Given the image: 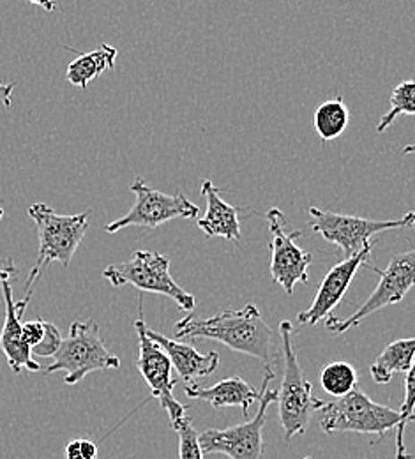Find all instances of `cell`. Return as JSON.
I'll use <instances>...</instances> for the list:
<instances>
[{
  "instance_id": "6da1fadb",
  "label": "cell",
  "mask_w": 415,
  "mask_h": 459,
  "mask_svg": "<svg viewBox=\"0 0 415 459\" xmlns=\"http://www.w3.org/2000/svg\"><path fill=\"white\" fill-rule=\"evenodd\" d=\"M177 340H214L238 353L262 360L267 369L276 362L274 334L255 304L227 309L211 318H182L176 324ZM274 371V369H272Z\"/></svg>"
},
{
  "instance_id": "7a4b0ae2",
  "label": "cell",
  "mask_w": 415,
  "mask_h": 459,
  "mask_svg": "<svg viewBox=\"0 0 415 459\" xmlns=\"http://www.w3.org/2000/svg\"><path fill=\"white\" fill-rule=\"evenodd\" d=\"M27 214L36 223L39 251L36 265L25 285L27 293H34L36 283L41 280L50 264L59 262L62 267H69L76 249L80 247L85 233L89 230L91 211L73 216L57 214L47 204H34L29 207Z\"/></svg>"
},
{
  "instance_id": "3957f363",
  "label": "cell",
  "mask_w": 415,
  "mask_h": 459,
  "mask_svg": "<svg viewBox=\"0 0 415 459\" xmlns=\"http://www.w3.org/2000/svg\"><path fill=\"white\" fill-rule=\"evenodd\" d=\"M52 359L54 362L47 368V373L64 371L65 385H76L94 371L120 368L119 357L108 351L94 320L73 322L67 338L62 340Z\"/></svg>"
},
{
  "instance_id": "277c9868",
  "label": "cell",
  "mask_w": 415,
  "mask_h": 459,
  "mask_svg": "<svg viewBox=\"0 0 415 459\" xmlns=\"http://www.w3.org/2000/svg\"><path fill=\"white\" fill-rule=\"evenodd\" d=\"M320 428L325 433H364L385 437L396 429L402 413L391 406L371 402L357 385L356 389L334 402L320 406Z\"/></svg>"
},
{
  "instance_id": "5b68a950",
  "label": "cell",
  "mask_w": 415,
  "mask_h": 459,
  "mask_svg": "<svg viewBox=\"0 0 415 459\" xmlns=\"http://www.w3.org/2000/svg\"><path fill=\"white\" fill-rule=\"evenodd\" d=\"M294 327L290 322L283 320L280 324V336L285 355V373L281 387L278 389L280 420L285 431V438L290 442L296 435L306 433L311 415L320 410L322 400L315 398L311 393V384L304 378L302 368L298 364L296 350L292 344Z\"/></svg>"
},
{
  "instance_id": "8992f818",
  "label": "cell",
  "mask_w": 415,
  "mask_h": 459,
  "mask_svg": "<svg viewBox=\"0 0 415 459\" xmlns=\"http://www.w3.org/2000/svg\"><path fill=\"white\" fill-rule=\"evenodd\" d=\"M103 278L114 288L133 285L140 291L170 297L182 311H193L195 295L187 293L170 274V258L154 251H136L131 260L112 264L103 271Z\"/></svg>"
},
{
  "instance_id": "52a82bcc",
  "label": "cell",
  "mask_w": 415,
  "mask_h": 459,
  "mask_svg": "<svg viewBox=\"0 0 415 459\" xmlns=\"http://www.w3.org/2000/svg\"><path fill=\"white\" fill-rule=\"evenodd\" d=\"M274 371L267 369L262 382V398L256 415L238 426L227 429H207L200 435V446L203 455H225L229 459H260L264 451V426L267 420V410L272 403H278V389H271Z\"/></svg>"
},
{
  "instance_id": "ba28073f",
  "label": "cell",
  "mask_w": 415,
  "mask_h": 459,
  "mask_svg": "<svg viewBox=\"0 0 415 459\" xmlns=\"http://www.w3.org/2000/svg\"><path fill=\"white\" fill-rule=\"evenodd\" d=\"M129 191L134 193L136 202L125 216L107 225L108 233H117L127 227L154 230L178 218L196 220L200 214L198 205L187 200L182 193L167 195L163 191L151 187L147 180H143L142 177H136L133 180Z\"/></svg>"
},
{
  "instance_id": "9c48e42d",
  "label": "cell",
  "mask_w": 415,
  "mask_h": 459,
  "mask_svg": "<svg viewBox=\"0 0 415 459\" xmlns=\"http://www.w3.org/2000/svg\"><path fill=\"white\" fill-rule=\"evenodd\" d=\"M380 281L371 295L360 304L354 315L349 318L329 316L325 325L334 334H343L357 327L364 318L376 313L382 307L398 304L415 287V249H409L391 258L385 271H378Z\"/></svg>"
},
{
  "instance_id": "30bf717a",
  "label": "cell",
  "mask_w": 415,
  "mask_h": 459,
  "mask_svg": "<svg viewBox=\"0 0 415 459\" xmlns=\"http://www.w3.org/2000/svg\"><path fill=\"white\" fill-rule=\"evenodd\" d=\"M138 313L140 316L134 320V329L138 334V360L136 368L143 380L147 382L151 394L154 400H158L160 404L167 410L172 426L178 422L182 417H186V406L180 404L174 396V387L177 380L174 378L172 371V360L165 353V350L152 342L147 334V324L143 320V307H142V299L138 300Z\"/></svg>"
},
{
  "instance_id": "8fae6325",
  "label": "cell",
  "mask_w": 415,
  "mask_h": 459,
  "mask_svg": "<svg viewBox=\"0 0 415 459\" xmlns=\"http://www.w3.org/2000/svg\"><path fill=\"white\" fill-rule=\"evenodd\" d=\"M265 220L271 231V276L289 295H292L297 283H307V269L313 256L297 244L300 231L290 227L287 216L280 209H271L265 214Z\"/></svg>"
},
{
  "instance_id": "7c38bea8",
  "label": "cell",
  "mask_w": 415,
  "mask_h": 459,
  "mask_svg": "<svg viewBox=\"0 0 415 459\" xmlns=\"http://www.w3.org/2000/svg\"><path fill=\"white\" fill-rule=\"evenodd\" d=\"M309 229L318 231L327 242L338 246L347 258H352L367 247H373L371 237L385 230L407 229L405 220L376 221L331 211L309 207Z\"/></svg>"
},
{
  "instance_id": "4fadbf2b",
  "label": "cell",
  "mask_w": 415,
  "mask_h": 459,
  "mask_svg": "<svg viewBox=\"0 0 415 459\" xmlns=\"http://www.w3.org/2000/svg\"><path fill=\"white\" fill-rule=\"evenodd\" d=\"M373 247L364 249L352 258H345L343 262L336 264L324 278L322 285L318 288L311 306L297 315L298 324L304 325H316L320 320L331 316L333 309L343 300L347 290L352 285L357 271L360 265H367V256Z\"/></svg>"
},
{
  "instance_id": "5bb4252c",
  "label": "cell",
  "mask_w": 415,
  "mask_h": 459,
  "mask_svg": "<svg viewBox=\"0 0 415 459\" xmlns=\"http://www.w3.org/2000/svg\"><path fill=\"white\" fill-rule=\"evenodd\" d=\"M0 287L4 291V302H5V318L0 331V350L7 359L9 368L14 371V375H20L22 371L36 373L41 371V366L32 357V350L27 348L22 340V318L25 315L27 304L32 299V293H27L22 300H14L13 288L9 281H0Z\"/></svg>"
},
{
  "instance_id": "9a60e30c",
  "label": "cell",
  "mask_w": 415,
  "mask_h": 459,
  "mask_svg": "<svg viewBox=\"0 0 415 459\" xmlns=\"http://www.w3.org/2000/svg\"><path fill=\"white\" fill-rule=\"evenodd\" d=\"M147 334L152 342H156L165 350V353L172 360V366L176 368L178 377L182 380H186V384H193V380H196V378L212 375L220 366L218 351L200 353L195 346L170 340L160 333L151 331L149 327H147Z\"/></svg>"
},
{
  "instance_id": "2e32d148",
  "label": "cell",
  "mask_w": 415,
  "mask_h": 459,
  "mask_svg": "<svg viewBox=\"0 0 415 459\" xmlns=\"http://www.w3.org/2000/svg\"><path fill=\"white\" fill-rule=\"evenodd\" d=\"M186 396L198 402H207L214 408L238 406L244 417H247L253 403L260 402L262 391H256L246 380L234 377L218 382L212 387H200L196 384H186Z\"/></svg>"
},
{
  "instance_id": "e0dca14e",
  "label": "cell",
  "mask_w": 415,
  "mask_h": 459,
  "mask_svg": "<svg viewBox=\"0 0 415 459\" xmlns=\"http://www.w3.org/2000/svg\"><path fill=\"white\" fill-rule=\"evenodd\" d=\"M202 196L207 202L205 216L196 221L198 229L202 230L207 237H223L232 242H240V221H238V209L227 204L216 186L211 180L202 182Z\"/></svg>"
},
{
  "instance_id": "ac0fdd59",
  "label": "cell",
  "mask_w": 415,
  "mask_h": 459,
  "mask_svg": "<svg viewBox=\"0 0 415 459\" xmlns=\"http://www.w3.org/2000/svg\"><path fill=\"white\" fill-rule=\"evenodd\" d=\"M415 338H405L387 344L369 366V373L378 385L391 382L393 375L407 373L414 366Z\"/></svg>"
},
{
  "instance_id": "d6986e66",
  "label": "cell",
  "mask_w": 415,
  "mask_h": 459,
  "mask_svg": "<svg viewBox=\"0 0 415 459\" xmlns=\"http://www.w3.org/2000/svg\"><path fill=\"white\" fill-rule=\"evenodd\" d=\"M117 54H119L117 48L105 43L98 50H92L89 54H80L67 65V71H65L67 82L85 91L94 78L101 76L108 69H114Z\"/></svg>"
},
{
  "instance_id": "ffe728a7",
  "label": "cell",
  "mask_w": 415,
  "mask_h": 459,
  "mask_svg": "<svg viewBox=\"0 0 415 459\" xmlns=\"http://www.w3.org/2000/svg\"><path fill=\"white\" fill-rule=\"evenodd\" d=\"M350 122L349 107L342 98L324 101L313 115V126L322 142H331L340 138Z\"/></svg>"
},
{
  "instance_id": "44dd1931",
  "label": "cell",
  "mask_w": 415,
  "mask_h": 459,
  "mask_svg": "<svg viewBox=\"0 0 415 459\" xmlns=\"http://www.w3.org/2000/svg\"><path fill=\"white\" fill-rule=\"evenodd\" d=\"M320 385L327 394L334 398H343L350 394L359 385L357 371L349 362H343V360L331 362L320 373Z\"/></svg>"
},
{
  "instance_id": "7402d4cb",
  "label": "cell",
  "mask_w": 415,
  "mask_h": 459,
  "mask_svg": "<svg viewBox=\"0 0 415 459\" xmlns=\"http://www.w3.org/2000/svg\"><path fill=\"white\" fill-rule=\"evenodd\" d=\"M389 112L384 115L376 126L378 133H384L402 115H415V80L402 82L391 92Z\"/></svg>"
},
{
  "instance_id": "603a6c76",
  "label": "cell",
  "mask_w": 415,
  "mask_h": 459,
  "mask_svg": "<svg viewBox=\"0 0 415 459\" xmlns=\"http://www.w3.org/2000/svg\"><path fill=\"white\" fill-rule=\"evenodd\" d=\"M400 413H402V420L396 428V459H414L405 447L403 437H405L407 426L415 420V360L411 371H407L405 400H403Z\"/></svg>"
},
{
  "instance_id": "cb8c5ba5",
  "label": "cell",
  "mask_w": 415,
  "mask_h": 459,
  "mask_svg": "<svg viewBox=\"0 0 415 459\" xmlns=\"http://www.w3.org/2000/svg\"><path fill=\"white\" fill-rule=\"evenodd\" d=\"M174 429L178 437V459H203L200 435L187 415L174 424Z\"/></svg>"
},
{
  "instance_id": "d4e9b609",
  "label": "cell",
  "mask_w": 415,
  "mask_h": 459,
  "mask_svg": "<svg viewBox=\"0 0 415 459\" xmlns=\"http://www.w3.org/2000/svg\"><path fill=\"white\" fill-rule=\"evenodd\" d=\"M47 324L45 320H32V322H25L22 327V340L23 344L30 350H34L36 346H39L41 342L45 340L47 334Z\"/></svg>"
},
{
  "instance_id": "484cf974",
  "label": "cell",
  "mask_w": 415,
  "mask_h": 459,
  "mask_svg": "<svg viewBox=\"0 0 415 459\" xmlns=\"http://www.w3.org/2000/svg\"><path fill=\"white\" fill-rule=\"evenodd\" d=\"M60 343H62V336H60V331L57 329V325L54 324H47V334H45V340L41 342L39 346H36L32 350V355H38V357H54L56 351L59 350Z\"/></svg>"
},
{
  "instance_id": "4316f807",
  "label": "cell",
  "mask_w": 415,
  "mask_h": 459,
  "mask_svg": "<svg viewBox=\"0 0 415 459\" xmlns=\"http://www.w3.org/2000/svg\"><path fill=\"white\" fill-rule=\"evenodd\" d=\"M4 218V209L0 207V221ZM18 274V267L14 265L13 258H0V281H9L13 276Z\"/></svg>"
},
{
  "instance_id": "83f0119b",
  "label": "cell",
  "mask_w": 415,
  "mask_h": 459,
  "mask_svg": "<svg viewBox=\"0 0 415 459\" xmlns=\"http://www.w3.org/2000/svg\"><path fill=\"white\" fill-rule=\"evenodd\" d=\"M64 455H65V459H89L85 455H83V451H82V446H80V438H76V440H71L67 446H65V451H64Z\"/></svg>"
},
{
  "instance_id": "f1b7e54d",
  "label": "cell",
  "mask_w": 415,
  "mask_h": 459,
  "mask_svg": "<svg viewBox=\"0 0 415 459\" xmlns=\"http://www.w3.org/2000/svg\"><path fill=\"white\" fill-rule=\"evenodd\" d=\"M14 83H0V107L9 110L11 108V96L14 92Z\"/></svg>"
},
{
  "instance_id": "f546056e",
  "label": "cell",
  "mask_w": 415,
  "mask_h": 459,
  "mask_svg": "<svg viewBox=\"0 0 415 459\" xmlns=\"http://www.w3.org/2000/svg\"><path fill=\"white\" fill-rule=\"evenodd\" d=\"M29 4H34V5H38V7H43L45 11H48V13H52V11H56V2L54 0H27Z\"/></svg>"
},
{
  "instance_id": "4dcf8cb0",
  "label": "cell",
  "mask_w": 415,
  "mask_h": 459,
  "mask_svg": "<svg viewBox=\"0 0 415 459\" xmlns=\"http://www.w3.org/2000/svg\"><path fill=\"white\" fill-rule=\"evenodd\" d=\"M403 220H405V223H407V229H415V211L409 212Z\"/></svg>"
},
{
  "instance_id": "1f68e13d",
  "label": "cell",
  "mask_w": 415,
  "mask_h": 459,
  "mask_svg": "<svg viewBox=\"0 0 415 459\" xmlns=\"http://www.w3.org/2000/svg\"><path fill=\"white\" fill-rule=\"evenodd\" d=\"M415 152V143H411V145H407L405 149H403V154L407 156V154H414Z\"/></svg>"
},
{
  "instance_id": "d6a6232c",
  "label": "cell",
  "mask_w": 415,
  "mask_h": 459,
  "mask_svg": "<svg viewBox=\"0 0 415 459\" xmlns=\"http://www.w3.org/2000/svg\"><path fill=\"white\" fill-rule=\"evenodd\" d=\"M304 459H313V458H304Z\"/></svg>"
}]
</instances>
